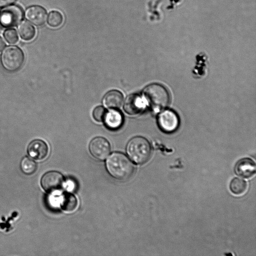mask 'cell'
<instances>
[{"instance_id":"obj_1","label":"cell","mask_w":256,"mask_h":256,"mask_svg":"<svg viewBox=\"0 0 256 256\" xmlns=\"http://www.w3.org/2000/svg\"><path fill=\"white\" fill-rule=\"evenodd\" d=\"M106 168L108 174L118 180H126L132 176L134 167L124 154L112 153L107 159Z\"/></svg>"},{"instance_id":"obj_2","label":"cell","mask_w":256,"mask_h":256,"mask_svg":"<svg viewBox=\"0 0 256 256\" xmlns=\"http://www.w3.org/2000/svg\"><path fill=\"white\" fill-rule=\"evenodd\" d=\"M126 150L130 159L138 164H143L147 162L152 154L150 143L142 136L132 138L128 142Z\"/></svg>"},{"instance_id":"obj_3","label":"cell","mask_w":256,"mask_h":256,"mask_svg":"<svg viewBox=\"0 0 256 256\" xmlns=\"http://www.w3.org/2000/svg\"><path fill=\"white\" fill-rule=\"evenodd\" d=\"M143 94L148 105L154 110H160L169 103L170 96L167 90L162 85L152 84L143 90Z\"/></svg>"},{"instance_id":"obj_4","label":"cell","mask_w":256,"mask_h":256,"mask_svg":"<svg viewBox=\"0 0 256 256\" xmlns=\"http://www.w3.org/2000/svg\"><path fill=\"white\" fill-rule=\"evenodd\" d=\"M24 61V52L17 46L6 47L0 56V62L2 67L10 72L18 70L22 66Z\"/></svg>"},{"instance_id":"obj_5","label":"cell","mask_w":256,"mask_h":256,"mask_svg":"<svg viewBox=\"0 0 256 256\" xmlns=\"http://www.w3.org/2000/svg\"><path fill=\"white\" fill-rule=\"evenodd\" d=\"M24 12L20 6L10 4L0 11V24L4 28H10L18 25L22 20Z\"/></svg>"},{"instance_id":"obj_6","label":"cell","mask_w":256,"mask_h":256,"mask_svg":"<svg viewBox=\"0 0 256 256\" xmlns=\"http://www.w3.org/2000/svg\"><path fill=\"white\" fill-rule=\"evenodd\" d=\"M42 188L48 192L61 190L64 186V178L62 174L56 171L46 173L41 179Z\"/></svg>"},{"instance_id":"obj_7","label":"cell","mask_w":256,"mask_h":256,"mask_svg":"<svg viewBox=\"0 0 256 256\" xmlns=\"http://www.w3.org/2000/svg\"><path fill=\"white\" fill-rule=\"evenodd\" d=\"M158 123L160 130L167 133L174 132L180 124L178 114L170 110H165L159 114Z\"/></svg>"},{"instance_id":"obj_8","label":"cell","mask_w":256,"mask_h":256,"mask_svg":"<svg viewBox=\"0 0 256 256\" xmlns=\"http://www.w3.org/2000/svg\"><path fill=\"white\" fill-rule=\"evenodd\" d=\"M90 154L98 160H103L110 154V146L106 138L102 137H96L93 138L89 144Z\"/></svg>"},{"instance_id":"obj_9","label":"cell","mask_w":256,"mask_h":256,"mask_svg":"<svg viewBox=\"0 0 256 256\" xmlns=\"http://www.w3.org/2000/svg\"><path fill=\"white\" fill-rule=\"evenodd\" d=\"M234 170L236 175L249 178L256 173V164L252 158H244L239 160L236 164Z\"/></svg>"},{"instance_id":"obj_10","label":"cell","mask_w":256,"mask_h":256,"mask_svg":"<svg viewBox=\"0 0 256 256\" xmlns=\"http://www.w3.org/2000/svg\"><path fill=\"white\" fill-rule=\"evenodd\" d=\"M24 15L30 22L37 26L44 24L48 17L46 10L38 5L28 7L26 10Z\"/></svg>"},{"instance_id":"obj_11","label":"cell","mask_w":256,"mask_h":256,"mask_svg":"<svg viewBox=\"0 0 256 256\" xmlns=\"http://www.w3.org/2000/svg\"><path fill=\"white\" fill-rule=\"evenodd\" d=\"M27 151L28 154L34 159L42 160L47 156L48 147L44 141L35 139L28 144Z\"/></svg>"},{"instance_id":"obj_12","label":"cell","mask_w":256,"mask_h":256,"mask_svg":"<svg viewBox=\"0 0 256 256\" xmlns=\"http://www.w3.org/2000/svg\"><path fill=\"white\" fill-rule=\"evenodd\" d=\"M144 102L141 97L137 94L128 96L124 101V110L129 115L134 116L140 114L144 109Z\"/></svg>"},{"instance_id":"obj_13","label":"cell","mask_w":256,"mask_h":256,"mask_svg":"<svg viewBox=\"0 0 256 256\" xmlns=\"http://www.w3.org/2000/svg\"><path fill=\"white\" fill-rule=\"evenodd\" d=\"M104 121L108 128L115 130L122 126L124 118L120 111L112 108L106 112Z\"/></svg>"},{"instance_id":"obj_14","label":"cell","mask_w":256,"mask_h":256,"mask_svg":"<svg viewBox=\"0 0 256 256\" xmlns=\"http://www.w3.org/2000/svg\"><path fill=\"white\" fill-rule=\"evenodd\" d=\"M124 100L122 93L117 90H112L106 94L103 98L104 105L108 108H120Z\"/></svg>"},{"instance_id":"obj_15","label":"cell","mask_w":256,"mask_h":256,"mask_svg":"<svg viewBox=\"0 0 256 256\" xmlns=\"http://www.w3.org/2000/svg\"><path fill=\"white\" fill-rule=\"evenodd\" d=\"M20 38L25 40H30L35 36L36 30L28 22L23 21L19 24L18 28Z\"/></svg>"},{"instance_id":"obj_16","label":"cell","mask_w":256,"mask_h":256,"mask_svg":"<svg viewBox=\"0 0 256 256\" xmlns=\"http://www.w3.org/2000/svg\"><path fill=\"white\" fill-rule=\"evenodd\" d=\"M60 206L65 212H72L78 206L77 198L72 194H65L62 198Z\"/></svg>"},{"instance_id":"obj_17","label":"cell","mask_w":256,"mask_h":256,"mask_svg":"<svg viewBox=\"0 0 256 256\" xmlns=\"http://www.w3.org/2000/svg\"><path fill=\"white\" fill-rule=\"evenodd\" d=\"M229 186L230 192L233 194L240 196L246 192L248 184L244 180L238 178H234L230 181Z\"/></svg>"},{"instance_id":"obj_18","label":"cell","mask_w":256,"mask_h":256,"mask_svg":"<svg viewBox=\"0 0 256 256\" xmlns=\"http://www.w3.org/2000/svg\"><path fill=\"white\" fill-rule=\"evenodd\" d=\"M20 166L22 172L28 175L34 173L37 169L36 164L28 157L22 159Z\"/></svg>"},{"instance_id":"obj_19","label":"cell","mask_w":256,"mask_h":256,"mask_svg":"<svg viewBox=\"0 0 256 256\" xmlns=\"http://www.w3.org/2000/svg\"><path fill=\"white\" fill-rule=\"evenodd\" d=\"M63 20L62 14L58 10L51 11L47 17L48 24L52 28H56L60 26L62 24Z\"/></svg>"},{"instance_id":"obj_20","label":"cell","mask_w":256,"mask_h":256,"mask_svg":"<svg viewBox=\"0 0 256 256\" xmlns=\"http://www.w3.org/2000/svg\"><path fill=\"white\" fill-rule=\"evenodd\" d=\"M4 36L6 42L10 44H14L18 40L17 32L13 28L6 30L4 32Z\"/></svg>"},{"instance_id":"obj_21","label":"cell","mask_w":256,"mask_h":256,"mask_svg":"<svg viewBox=\"0 0 256 256\" xmlns=\"http://www.w3.org/2000/svg\"><path fill=\"white\" fill-rule=\"evenodd\" d=\"M106 111L102 106H98L94 108L92 112V116L95 120L100 122L104 121Z\"/></svg>"},{"instance_id":"obj_22","label":"cell","mask_w":256,"mask_h":256,"mask_svg":"<svg viewBox=\"0 0 256 256\" xmlns=\"http://www.w3.org/2000/svg\"><path fill=\"white\" fill-rule=\"evenodd\" d=\"M16 0H0V7H4L12 4Z\"/></svg>"},{"instance_id":"obj_23","label":"cell","mask_w":256,"mask_h":256,"mask_svg":"<svg viewBox=\"0 0 256 256\" xmlns=\"http://www.w3.org/2000/svg\"><path fill=\"white\" fill-rule=\"evenodd\" d=\"M6 42L0 36V52L2 51L6 46Z\"/></svg>"}]
</instances>
